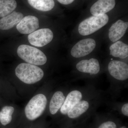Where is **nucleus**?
<instances>
[{"mask_svg": "<svg viewBox=\"0 0 128 128\" xmlns=\"http://www.w3.org/2000/svg\"><path fill=\"white\" fill-rule=\"evenodd\" d=\"M127 6V2L122 0L119 1L116 7L108 13L83 18L72 32L73 40L76 41L90 36L104 30L114 20L126 14Z\"/></svg>", "mask_w": 128, "mask_h": 128, "instance_id": "nucleus-1", "label": "nucleus"}, {"mask_svg": "<svg viewBox=\"0 0 128 128\" xmlns=\"http://www.w3.org/2000/svg\"><path fill=\"white\" fill-rule=\"evenodd\" d=\"M103 30L96 34L76 40L70 48V55L76 58H80L91 54L99 48L102 39Z\"/></svg>", "mask_w": 128, "mask_h": 128, "instance_id": "nucleus-2", "label": "nucleus"}, {"mask_svg": "<svg viewBox=\"0 0 128 128\" xmlns=\"http://www.w3.org/2000/svg\"><path fill=\"white\" fill-rule=\"evenodd\" d=\"M128 28L127 15L114 20L104 30L102 39L110 44L122 39Z\"/></svg>", "mask_w": 128, "mask_h": 128, "instance_id": "nucleus-3", "label": "nucleus"}, {"mask_svg": "<svg viewBox=\"0 0 128 128\" xmlns=\"http://www.w3.org/2000/svg\"><path fill=\"white\" fill-rule=\"evenodd\" d=\"M15 73L19 80L28 84L38 82L44 76V71L41 68L28 63L18 64L15 70Z\"/></svg>", "mask_w": 128, "mask_h": 128, "instance_id": "nucleus-4", "label": "nucleus"}, {"mask_svg": "<svg viewBox=\"0 0 128 128\" xmlns=\"http://www.w3.org/2000/svg\"><path fill=\"white\" fill-rule=\"evenodd\" d=\"M17 52L21 59L28 64L41 66L47 62V57L42 51L29 45H20L18 48Z\"/></svg>", "mask_w": 128, "mask_h": 128, "instance_id": "nucleus-5", "label": "nucleus"}, {"mask_svg": "<svg viewBox=\"0 0 128 128\" xmlns=\"http://www.w3.org/2000/svg\"><path fill=\"white\" fill-rule=\"evenodd\" d=\"M119 2L118 0H92L89 2L83 18L108 13L116 7Z\"/></svg>", "mask_w": 128, "mask_h": 128, "instance_id": "nucleus-6", "label": "nucleus"}, {"mask_svg": "<svg viewBox=\"0 0 128 128\" xmlns=\"http://www.w3.org/2000/svg\"><path fill=\"white\" fill-rule=\"evenodd\" d=\"M47 103V98L44 94L34 96L25 107V112L27 118L32 121L39 118L44 112Z\"/></svg>", "mask_w": 128, "mask_h": 128, "instance_id": "nucleus-7", "label": "nucleus"}, {"mask_svg": "<svg viewBox=\"0 0 128 128\" xmlns=\"http://www.w3.org/2000/svg\"><path fill=\"white\" fill-rule=\"evenodd\" d=\"M54 36L52 30L49 28H43L30 34L28 40L32 45L42 47L51 42Z\"/></svg>", "mask_w": 128, "mask_h": 128, "instance_id": "nucleus-8", "label": "nucleus"}, {"mask_svg": "<svg viewBox=\"0 0 128 128\" xmlns=\"http://www.w3.org/2000/svg\"><path fill=\"white\" fill-rule=\"evenodd\" d=\"M110 75L117 80H125L128 78V65L122 61L112 60L108 65Z\"/></svg>", "mask_w": 128, "mask_h": 128, "instance_id": "nucleus-9", "label": "nucleus"}, {"mask_svg": "<svg viewBox=\"0 0 128 128\" xmlns=\"http://www.w3.org/2000/svg\"><path fill=\"white\" fill-rule=\"evenodd\" d=\"M39 27L38 19L36 16H28L23 17L16 25V29L20 33L30 34Z\"/></svg>", "mask_w": 128, "mask_h": 128, "instance_id": "nucleus-10", "label": "nucleus"}, {"mask_svg": "<svg viewBox=\"0 0 128 128\" xmlns=\"http://www.w3.org/2000/svg\"><path fill=\"white\" fill-rule=\"evenodd\" d=\"M76 68L80 72L96 75L100 72V66L98 60L92 58L80 60L76 65Z\"/></svg>", "mask_w": 128, "mask_h": 128, "instance_id": "nucleus-11", "label": "nucleus"}, {"mask_svg": "<svg viewBox=\"0 0 128 128\" xmlns=\"http://www.w3.org/2000/svg\"><path fill=\"white\" fill-rule=\"evenodd\" d=\"M108 50L112 57L122 60L128 57V43L122 39L110 44Z\"/></svg>", "mask_w": 128, "mask_h": 128, "instance_id": "nucleus-12", "label": "nucleus"}, {"mask_svg": "<svg viewBox=\"0 0 128 128\" xmlns=\"http://www.w3.org/2000/svg\"><path fill=\"white\" fill-rule=\"evenodd\" d=\"M22 13L14 12L0 19V30H8L17 25L23 18Z\"/></svg>", "mask_w": 128, "mask_h": 128, "instance_id": "nucleus-13", "label": "nucleus"}, {"mask_svg": "<svg viewBox=\"0 0 128 128\" xmlns=\"http://www.w3.org/2000/svg\"><path fill=\"white\" fill-rule=\"evenodd\" d=\"M82 98V94L79 91L76 90L70 92L66 96L60 108V112L64 115L67 114L72 108L81 100Z\"/></svg>", "mask_w": 128, "mask_h": 128, "instance_id": "nucleus-14", "label": "nucleus"}, {"mask_svg": "<svg viewBox=\"0 0 128 128\" xmlns=\"http://www.w3.org/2000/svg\"><path fill=\"white\" fill-rule=\"evenodd\" d=\"M89 106V103L87 101L80 100L72 108L67 114L70 119H76L86 112Z\"/></svg>", "mask_w": 128, "mask_h": 128, "instance_id": "nucleus-15", "label": "nucleus"}, {"mask_svg": "<svg viewBox=\"0 0 128 128\" xmlns=\"http://www.w3.org/2000/svg\"><path fill=\"white\" fill-rule=\"evenodd\" d=\"M28 1L32 7L42 12L52 10L55 6L54 0H28Z\"/></svg>", "mask_w": 128, "mask_h": 128, "instance_id": "nucleus-16", "label": "nucleus"}, {"mask_svg": "<svg viewBox=\"0 0 128 128\" xmlns=\"http://www.w3.org/2000/svg\"><path fill=\"white\" fill-rule=\"evenodd\" d=\"M65 98V96L62 92L57 91L54 93L50 104V111L51 114L57 113L62 107Z\"/></svg>", "mask_w": 128, "mask_h": 128, "instance_id": "nucleus-17", "label": "nucleus"}, {"mask_svg": "<svg viewBox=\"0 0 128 128\" xmlns=\"http://www.w3.org/2000/svg\"><path fill=\"white\" fill-rule=\"evenodd\" d=\"M16 7V0H0V17L11 14Z\"/></svg>", "mask_w": 128, "mask_h": 128, "instance_id": "nucleus-18", "label": "nucleus"}, {"mask_svg": "<svg viewBox=\"0 0 128 128\" xmlns=\"http://www.w3.org/2000/svg\"><path fill=\"white\" fill-rule=\"evenodd\" d=\"M14 108L10 106H5L0 112V122L4 126L11 122Z\"/></svg>", "mask_w": 128, "mask_h": 128, "instance_id": "nucleus-19", "label": "nucleus"}, {"mask_svg": "<svg viewBox=\"0 0 128 128\" xmlns=\"http://www.w3.org/2000/svg\"><path fill=\"white\" fill-rule=\"evenodd\" d=\"M57 0L61 4L71 6L72 8L76 7L82 3V0Z\"/></svg>", "mask_w": 128, "mask_h": 128, "instance_id": "nucleus-20", "label": "nucleus"}, {"mask_svg": "<svg viewBox=\"0 0 128 128\" xmlns=\"http://www.w3.org/2000/svg\"><path fill=\"white\" fill-rule=\"evenodd\" d=\"M97 128H118L115 122L111 120H108L102 122L98 125Z\"/></svg>", "mask_w": 128, "mask_h": 128, "instance_id": "nucleus-21", "label": "nucleus"}, {"mask_svg": "<svg viewBox=\"0 0 128 128\" xmlns=\"http://www.w3.org/2000/svg\"><path fill=\"white\" fill-rule=\"evenodd\" d=\"M122 113L124 116H128V104H125L122 106L121 109Z\"/></svg>", "mask_w": 128, "mask_h": 128, "instance_id": "nucleus-22", "label": "nucleus"}, {"mask_svg": "<svg viewBox=\"0 0 128 128\" xmlns=\"http://www.w3.org/2000/svg\"><path fill=\"white\" fill-rule=\"evenodd\" d=\"M92 0H82V3H84V2H90L92 1Z\"/></svg>", "mask_w": 128, "mask_h": 128, "instance_id": "nucleus-23", "label": "nucleus"}, {"mask_svg": "<svg viewBox=\"0 0 128 128\" xmlns=\"http://www.w3.org/2000/svg\"><path fill=\"white\" fill-rule=\"evenodd\" d=\"M127 128V127H126V126H121V127H120V128Z\"/></svg>", "mask_w": 128, "mask_h": 128, "instance_id": "nucleus-24", "label": "nucleus"}, {"mask_svg": "<svg viewBox=\"0 0 128 128\" xmlns=\"http://www.w3.org/2000/svg\"></svg>", "mask_w": 128, "mask_h": 128, "instance_id": "nucleus-25", "label": "nucleus"}]
</instances>
